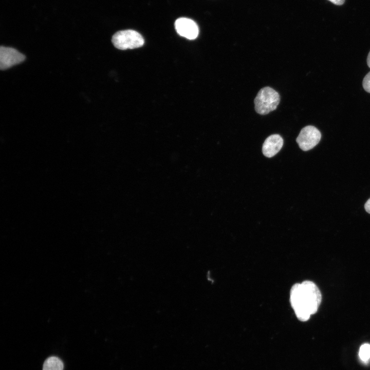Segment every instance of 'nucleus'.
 <instances>
[{
	"label": "nucleus",
	"mask_w": 370,
	"mask_h": 370,
	"mask_svg": "<svg viewBox=\"0 0 370 370\" xmlns=\"http://www.w3.org/2000/svg\"><path fill=\"white\" fill-rule=\"evenodd\" d=\"M112 41L116 48L121 50L139 48L144 43L139 33L131 29L117 32L113 36Z\"/></svg>",
	"instance_id": "nucleus-3"
},
{
	"label": "nucleus",
	"mask_w": 370,
	"mask_h": 370,
	"mask_svg": "<svg viewBox=\"0 0 370 370\" xmlns=\"http://www.w3.org/2000/svg\"><path fill=\"white\" fill-rule=\"evenodd\" d=\"M359 356L361 360L365 363L370 360V344L365 343L360 346Z\"/></svg>",
	"instance_id": "nucleus-9"
},
{
	"label": "nucleus",
	"mask_w": 370,
	"mask_h": 370,
	"mask_svg": "<svg viewBox=\"0 0 370 370\" xmlns=\"http://www.w3.org/2000/svg\"><path fill=\"white\" fill-rule=\"evenodd\" d=\"M280 101L279 94L271 87L261 89L254 99L255 110L260 115H266L275 110Z\"/></svg>",
	"instance_id": "nucleus-2"
},
{
	"label": "nucleus",
	"mask_w": 370,
	"mask_h": 370,
	"mask_svg": "<svg viewBox=\"0 0 370 370\" xmlns=\"http://www.w3.org/2000/svg\"><path fill=\"white\" fill-rule=\"evenodd\" d=\"M64 367L62 360L57 357H50L44 362L43 370H63Z\"/></svg>",
	"instance_id": "nucleus-8"
},
{
	"label": "nucleus",
	"mask_w": 370,
	"mask_h": 370,
	"mask_svg": "<svg viewBox=\"0 0 370 370\" xmlns=\"http://www.w3.org/2000/svg\"><path fill=\"white\" fill-rule=\"evenodd\" d=\"M321 138L320 132L316 127L308 125L301 130L296 141L301 150L307 151L318 144Z\"/></svg>",
	"instance_id": "nucleus-4"
},
{
	"label": "nucleus",
	"mask_w": 370,
	"mask_h": 370,
	"mask_svg": "<svg viewBox=\"0 0 370 370\" xmlns=\"http://www.w3.org/2000/svg\"><path fill=\"white\" fill-rule=\"evenodd\" d=\"M367 64L368 66L370 68V51L369 52L368 54L367 55Z\"/></svg>",
	"instance_id": "nucleus-13"
},
{
	"label": "nucleus",
	"mask_w": 370,
	"mask_h": 370,
	"mask_svg": "<svg viewBox=\"0 0 370 370\" xmlns=\"http://www.w3.org/2000/svg\"><path fill=\"white\" fill-rule=\"evenodd\" d=\"M365 211L370 214V198L368 199L364 205Z\"/></svg>",
	"instance_id": "nucleus-11"
},
{
	"label": "nucleus",
	"mask_w": 370,
	"mask_h": 370,
	"mask_svg": "<svg viewBox=\"0 0 370 370\" xmlns=\"http://www.w3.org/2000/svg\"><path fill=\"white\" fill-rule=\"evenodd\" d=\"M321 300V291L312 281L296 283L291 288L290 302L300 321H306L311 315L316 313Z\"/></svg>",
	"instance_id": "nucleus-1"
},
{
	"label": "nucleus",
	"mask_w": 370,
	"mask_h": 370,
	"mask_svg": "<svg viewBox=\"0 0 370 370\" xmlns=\"http://www.w3.org/2000/svg\"><path fill=\"white\" fill-rule=\"evenodd\" d=\"M175 28L178 34L189 40L195 39L198 35V27L190 18L180 17L177 19L175 22Z\"/></svg>",
	"instance_id": "nucleus-6"
},
{
	"label": "nucleus",
	"mask_w": 370,
	"mask_h": 370,
	"mask_svg": "<svg viewBox=\"0 0 370 370\" xmlns=\"http://www.w3.org/2000/svg\"><path fill=\"white\" fill-rule=\"evenodd\" d=\"M283 145V139L280 135H271L265 140L262 146V152L266 157H272L280 151Z\"/></svg>",
	"instance_id": "nucleus-7"
},
{
	"label": "nucleus",
	"mask_w": 370,
	"mask_h": 370,
	"mask_svg": "<svg viewBox=\"0 0 370 370\" xmlns=\"http://www.w3.org/2000/svg\"><path fill=\"white\" fill-rule=\"evenodd\" d=\"M25 59V56L17 50L1 46L0 48V68L1 70L8 69L18 64Z\"/></svg>",
	"instance_id": "nucleus-5"
},
{
	"label": "nucleus",
	"mask_w": 370,
	"mask_h": 370,
	"mask_svg": "<svg viewBox=\"0 0 370 370\" xmlns=\"http://www.w3.org/2000/svg\"><path fill=\"white\" fill-rule=\"evenodd\" d=\"M336 5H342L345 2V0H328Z\"/></svg>",
	"instance_id": "nucleus-12"
},
{
	"label": "nucleus",
	"mask_w": 370,
	"mask_h": 370,
	"mask_svg": "<svg viewBox=\"0 0 370 370\" xmlns=\"http://www.w3.org/2000/svg\"><path fill=\"white\" fill-rule=\"evenodd\" d=\"M362 85L364 89L366 92L370 93V71L364 77Z\"/></svg>",
	"instance_id": "nucleus-10"
}]
</instances>
